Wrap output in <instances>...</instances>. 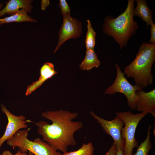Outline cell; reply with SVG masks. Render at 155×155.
Here are the masks:
<instances>
[{
    "instance_id": "1",
    "label": "cell",
    "mask_w": 155,
    "mask_h": 155,
    "mask_svg": "<svg viewBox=\"0 0 155 155\" xmlns=\"http://www.w3.org/2000/svg\"><path fill=\"white\" fill-rule=\"evenodd\" d=\"M41 115L52 122L51 124L44 121L35 123L37 133L44 141L63 153L67 152L68 146L76 145L74 134L83 125L82 121H73L78 117V113L61 109L44 112Z\"/></svg>"
},
{
    "instance_id": "2",
    "label": "cell",
    "mask_w": 155,
    "mask_h": 155,
    "mask_svg": "<svg viewBox=\"0 0 155 155\" xmlns=\"http://www.w3.org/2000/svg\"><path fill=\"white\" fill-rule=\"evenodd\" d=\"M134 0H129L126 9L117 17H106L102 27L104 33L113 37L121 49L126 47L130 38L139 28L133 19Z\"/></svg>"
},
{
    "instance_id": "3",
    "label": "cell",
    "mask_w": 155,
    "mask_h": 155,
    "mask_svg": "<svg viewBox=\"0 0 155 155\" xmlns=\"http://www.w3.org/2000/svg\"><path fill=\"white\" fill-rule=\"evenodd\" d=\"M155 60V44L144 42L140 46L134 60L124 69L127 77L134 80L141 89L151 85L153 76L152 65Z\"/></svg>"
},
{
    "instance_id": "4",
    "label": "cell",
    "mask_w": 155,
    "mask_h": 155,
    "mask_svg": "<svg viewBox=\"0 0 155 155\" xmlns=\"http://www.w3.org/2000/svg\"><path fill=\"white\" fill-rule=\"evenodd\" d=\"M30 129H20L10 139L7 141V144L11 147H18L21 151L27 153L28 152L34 155H61L49 144L40 137L33 141L28 139Z\"/></svg>"
},
{
    "instance_id": "5",
    "label": "cell",
    "mask_w": 155,
    "mask_h": 155,
    "mask_svg": "<svg viewBox=\"0 0 155 155\" xmlns=\"http://www.w3.org/2000/svg\"><path fill=\"white\" fill-rule=\"evenodd\" d=\"M115 114L123 120L125 125L121 131L125 142L123 154L132 155L133 149L138 146L135 137L137 127L141 120L148 114L144 112L133 114L130 111L117 112Z\"/></svg>"
},
{
    "instance_id": "6",
    "label": "cell",
    "mask_w": 155,
    "mask_h": 155,
    "mask_svg": "<svg viewBox=\"0 0 155 155\" xmlns=\"http://www.w3.org/2000/svg\"><path fill=\"white\" fill-rule=\"evenodd\" d=\"M115 67L117 72L116 78L113 84L107 87L104 94L113 95L120 93L123 94L127 99L129 107L133 110H135L137 99L136 92L142 89L137 85H133L130 83L118 63H115Z\"/></svg>"
},
{
    "instance_id": "7",
    "label": "cell",
    "mask_w": 155,
    "mask_h": 155,
    "mask_svg": "<svg viewBox=\"0 0 155 155\" xmlns=\"http://www.w3.org/2000/svg\"><path fill=\"white\" fill-rule=\"evenodd\" d=\"M90 114L100 124L104 131L112 137L116 148L123 150L125 142L121 133L124 125L123 120L117 116L112 120H107L97 115L92 111H90Z\"/></svg>"
},
{
    "instance_id": "8",
    "label": "cell",
    "mask_w": 155,
    "mask_h": 155,
    "mask_svg": "<svg viewBox=\"0 0 155 155\" xmlns=\"http://www.w3.org/2000/svg\"><path fill=\"white\" fill-rule=\"evenodd\" d=\"M63 21L59 33V40L54 50L55 53L61 45L67 40L80 37L82 33L81 23L72 17L70 14L63 15Z\"/></svg>"
},
{
    "instance_id": "9",
    "label": "cell",
    "mask_w": 155,
    "mask_h": 155,
    "mask_svg": "<svg viewBox=\"0 0 155 155\" xmlns=\"http://www.w3.org/2000/svg\"><path fill=\"white\" fill-rule=\"evenodd\" d=\"M1 106V110L6 116L8 123L4 134L0 137V148L5 141L11 139L19 130L28 127V121L25 116L13 115L2 104Z\"/></svg>"
},
{
    "instance_id": "10",
    "label": "cell",
    "mask_w": 155,
    "mask_h": 155,
    "mask_svg": "<svg viewBox=\"0 0 155 155\" xmlns=\"http://www.w3.org/2000/svg\"><path fill=\"white\" fill-rule=\"evenodd\" d=\"M136 109L141 112L150 114L155 117V89L145 92L141 89L136 91Z\"/></svg>"
},
{
    "instance_id": "11",
    "label": "cell",
    "mask_w": 155,
    "mask_h": 155,
    "mask_svg": "<svg viewBox=\"0 0 155 155\" xmlns=\"http://www.w3.org/2000/svg\"><path fill=\"white\" fill-rule=\"evenodd\" d=\"M57 72L53 64L50 62L44 63L40 68V75L38 80L33 82L27 87L25 95L28 96L40 87L46 81L56 74Z\"/></svg>"
},
{
    "instance_id": "12",
    "label": "cell",
    "mask_w": 155,
    "mask_h": 155,
    "mask_svg": "<svg viewBox=\"0 0 155 155\" xmlns=\"http://www.w3.org/2000/svg\"><path fill=\"white\" fill-rule=\"evenodd\" d=\"M31 1L29 0H10L5 7L0 10V17L6 13L13 15L18 11L20 8L30 12L32 9Z\"/></svg>"
},
{
    "instance_id": "13",
    "label": "cell",
    "mask_w": 155,
    "mask_h": 155,
    "mask_svg": "<svg viewBox=\"0 0 155 155\" xmlns=\"http://www.w3.org/2000/svg\"><path fill=\"white\" fill-rule=\"evenodd\" d=\"M137 6L133 11V15L141 18L145 22L147 27L151 26L154 23L152 18V10L148 7L146 2L145 0H136Z\"/></svg>"
},
{
    "instance_id": "14",
    "label": "cell",
    "mask_w": 155,
    "mask_h": 155,
    "mask_svg": "<svg viewBox=\"0 0 155 155\" xmlns=\"http://www.w3.org/2000/svg\"><path fill=\"white\" fill-rule=\"evenodd\" d=\"M100 64L94 49H86L85 58L79 67L82 70L89 71L94 67H98Z\"/></svg>"
},
{
    "instance_id": "15",
    "label": "cell",
    "mask_w": 155,
    "mask_h": 155,
    "mask_svg": "<svg viewBox=\"0 0 155 155\" xmlns=\"http://www.w3.org/2000/svg\"><path fill=\"white\" fill-rule=\"evenodd\" d=\"M27 12L26 10L21 9L16 13L9 16L0 18V25L12 22H36V20L28 15Z\"/></svg>"
},
{
    "instance_id": "16",
    "label": "cell",
    "mask_w": 155,
    "mask_h": 155,
    "mask_svg": "<svg viewBox=\"0 0 155 155\" xmlns=\"http://www.w3.org/2000/svg\"><path fill=\"white\" fill-rule=\"evenodd\" d=\"M151 128V126L149 125L148 128L146 139L141 143L137 147L136 153L132 155H148V153L152 148V142L150 141V131Z\"/></svg>"
},
{
    "instance_id": "17",
    "label": "cell",
    "mask_w": 155,
    "mask_h": 155,
    "mask_svg": "<svg viewBox=\"0 0 155 155\" xmlns=\"http://www.w3.org/2000/svg\"><path fill=\"white\" fill-rule=\"evenodd\" d=\"M87 32L85 40L86 49H93L95 44L96 33L92 28L90 21L87 20Z\"/></svg>"
},
{
    "instance_id": "18",
    "label": "cell",
    "mask_w": 155,
    "mask_h": 155,
    "mask_svg": "<svg viewBox=\"0 0 155 155\" xmlns=\"http://www.w3.org/2000/svg\"><path fill=\"white\" fill-rule=\"evenodd\" d=\"M94 148L91 142L84 143L78 150L69 152H65L61 155H92Z\"/></svg>"
},
{
    "instance_id": "19",
    "label": "cell",
    "mask_w": 155,
    "mask_h": 155,
    "mask_svg": "<svg viewBox=\"0 0 155 155\" xmlns=\"http://www.w3.org/2000/svg\"><path fill=\"white\" fill-rule=\"evenodd\" d=\"M59 6L63 15L70 14L71 9L66 0H60L59 3Z\"/></svg>"
},
{
    "instance_id": "20",
    "label": "cell",
    "mask_w": 155,
    "mask_h": 155,
    "mask_svg": "<svg viewBox=\"0 0 155 155\" xmlns=\"http://www.w3.org/2000/svg\"><path fill=\"white\" fill-rule=\"evenodd\" d=\"M151 37L148 42L152 44H155V24H153L151 26L150 28Z\"/></svg>"
},
{
    "instance_id": "21",
    "label": "cell",
    "mask_w": 155,
    "mask_h": 155,
    "mask_svg": "<svg viewBox=\"0 0 155 155\" xmlns=\"http://www.w3.org/2000/svg\"><path fill=\"white\" fill-rule=\"evenodd\" d=\"M1 154L2 155H27V154L22 152L20 150H19L16 153L13 154L10 151L6 150L3 152Z\"/></svg>"
},
{
    "instance_id": "22",
    "label": "cell",
    "mask_w": 155,
    "mask_h": 155,
    "mask_svg": "<svg viewBox=\"0 0 155 155\" xmlns=\"http://www.w3.org/2000/svg\"><path fill=\"white\" fill-rule=\"evenodd\" d=\"M116 146L113 143L112 146L109 149L108 151L104 155H115ZM92 155H94L93 154Z\"/></svg>"
},
{
    "instance_id": "23",
    "label": "cell",
    "mask_w": 155,
    "mask_h": 155,
    "mask_svg": "<svg viewBox=\"0 0 155 155\" xmlns=\"http://www.w3.org/2000/svg\"><path fill=\"white\" fill-rule=\"evenodd\" d=\"M50 4V1L48 0H42L41 1V9L45 10L48 6Z\"/></svg>"
},
{
    "instance_id": "24",
    "label": "cell",
    "mask_w": 155,
    "mask_h": 155,
    "mask_svg": "<svg viewBox=\"0 0 155 155\" xmlns=\"http://www.w3.org/2000/svg\"><path fill=\"white\" fill-rule=\"evenodd\" d=\"M115 155H124L123 150L116 148Z\"/></svg>"
},
{
    "instance_id": "25",
    "label": "cell",
    "mask_w": 155,
    "mask_h": 155,
    "mask_svg": "<svg viewBox=\"0 0 155 155\" xmlns=\"http://www.w3.org/2000/svg\"><path fill=\"white\" fill-rule=\"evenodd\" d=\"M27 155H34L30 152H28V154H27Z\"/></svg>"
},
{
    "instance_id": "26",
    "label": "cell",
    "mask_w": 155,
    "mask_h": 155,
    "mask_svg": "<svg viewBox=\"0 0 155 155\" xmlns=\"http://www.w3.org/2000/svg\"><path fill=\"white\" fill-rule=\"evenodd\" d=\"M2 7H3L2 4V3H1L0 4V10L1 9V8Z\"/></svg>"
},
{
    "instance_id": "27",
    "label": "cell",
    "mask_w": 155,
    "mask_h": 155,
    "mask_svg": "<svg viewBox=\"0 0 155 155\" xmlns=\"http://www.w3.org/2000/svg\"><path fill=\"white\" fill-rule=\"evenodd\" d=\"M0 155H2V154H0Z\"/></svg>"
}]
</instances>
